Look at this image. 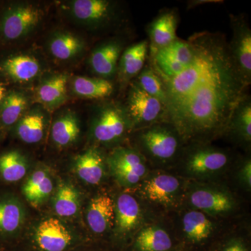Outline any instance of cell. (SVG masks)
Returning a JSON list of instances; mask_svg holds the SVG:
<instances>
[{
	"instance_id": "1",
	"label": "cell",
	"mask_w": 251,
	"mask_h": 251,
	"mask_svg": "<svg viewBox=\"0 0 251 251\" xmlns=\"http://www.w3.org/2000/svg\"><path fill=\"white\" fill-rule=\"evenodd\" d=\"M193 55L171 76L157 75L166 92V122L185 144L208 143L225 134L249 86L234 65L224 34L203 31L188 38Z\"/></svg>"
},
{
	"instance_id": "2",
	"label": "cell",
	"mask_w": 251,
	"mask_h": 251,
	"mask_svg": "<svg viewBox=\"0 0 251 251\" xmlns=\"http://www.w3.org/2000/svg\"><path fill=\"white\" fill-rule=\"evenodd\" d=\"M136 148L146 161L154 164H170L179 159L186 144L178 130L168 122L136 130Z\"/></svg>"
},
{
	"instance_id": "3",
	"label": "cell",
	"mask_w": 251,
	"mask_h": 251,
	"mask_svg": "<svg viewBox=\"0 0 251 251\" xmlns=\"http://www.w3.org/2000/svg\"><path fill=\"white\" fill-rule=\"evenodd\" d=\"M131 131V125L124 104L106 101L95 108L91 133L97 143L105 145H116Z\"/></svg>"
},
{
	"instance_id": "4",
	"label": "cell",
	"mask_w": 251,
	"mask_h": 251,
	"mask_svg": "<svg viewBox=\"0 0 251 251\" xmlns=\"http://www.w3.org/2000/svg\"><path fill=\"white\" fill-rule=\"evenodd\" d=\"M180 159L188 175L192 177L204 178L226 169L230 157L222 149L208 143H194L184 147Z\"/></svg>"
},
{
	"instance_id": "5",
	"label": "cell",
	"mask_w": 251,
	"mask_h": 251,
	"mask_svg": "<svg viewBox=\"0 0 251 251\" xmlns=\"http://www.w3.org/2000/svg\"><path fill=\"white\" fill-rule=\"evenodd\" d=\"M124 105L133 131L166 122V108L163 103L142 90L134 80L128 84V94Z\"/></svg>"
},
{
	"instance_id": "6",
	"label": "cell",
	"mask_w": 251,
	"mask_h": 251,
	"mask_svg": "<svg viewBox=\"0 0 251 251\" xmlns=\"http://www.w3.org/2000/svg\"><path fill=\"white\" fill-rule=\"evenodd\" d=\"M178 243L184 251H209L216 242L215 225L207 214L192 209L183 216Z\"/></svg>"
},
{
	"instance_id": "7",
	"label": "cell",
	"mask_w": 251,
	"mask_h": 251,
	"mask_svg": "<svg viewBox=\"0 0 251 251\" xmlns=\"http://www.w3.org/2000/svg\"><path fill=\"white\" fill-rule=\"evenodd\" d=\"M107 163L115 179L126 187L139 184L148 175L146 159L135 148L117 147L109 155Z\"/></svg>"
},
{
	"instance_id": "8",
	"label": "cell",
	"mask_w": 251,
	"mask_h": 251,
	"mask_svg": "<svg viewBox=\"0 0 251 251\" xmlns=\"http://www.w3.org/2000/svg\"><path fill=\"white\" fill-rule=\"evenodd\" d=\"M69 10L77 21L94 29L110 27L120 14L116 3L109 0H75Z\"/></svg>"
},
{
	"instance_id": "9",
	"label": "cell",
	"mask_w": 251,
	"mask_h": 251,
	"mask_svg": "<svg viewBox=\"0 0 251 251\" xmlns=\"http://www.w3.org/2000/svg\"><path fill=\"white\" fill-rule=\"evenodd\" d=\"M43 12L30 4L14 5L5 11L0 22V34L7 41L22 39L41 22Z\"/></svg>"
},
{
	"instance_id": "10",
	"label": "cell",
	"mask_w": 251,
	"mask_h": 251,
	"mask_svg": "<svg viewBox=\"0 0 251 251\" xmlns=\"http://www.w3.org/2000/svg\"><path fill=\"white\" fill-rule=\"evenodd\" d=\"M140 192L144 199L163 207L176 205L182 193L181 180L175 175L156 173L142 181Z\"/></svg>"
},
{
	"instance_id": "11",
	"label": "cell",
	"mask_w": 251,
	"mask_h": 251,
	"mask_svg": "<svg viewBox=\"0 0 251 251\" xmlns=\"http://www.w3.org/2000/svg\"><path fill=\"white\" fill-rule=\"evenodd\" d=\"M232 36L228 42L229 54L248 86L251 83V29L242 16L230 15Z\"/></svg>"
},
{
	"instance_id": "12",
	"label": "cell",
	"mask_w": 251,
	"mask_h": 251,
	"mask_svg": "<svg viewBox=\"0 0 251 251\" xmlns=\"http://www.w3.org/2000/svg\"><path fill=\"white\" fill-rule=\"evenodd\" d=\"M193 55L191 42L177 39L150 58V64L156 74L171 76L182 70Z\"/></svg>"
},
{
	"instance_id": "13",
	"label": "cell",
	"mask_w": 251,
	"mask_h": 251,
	"mask_svg": "<svg viewBox=\"0 0 251 251\" xmlns=\"http://www.w3.org/2000/svg\"><path fill=\"white\" fill-rule=\"evenodd\" d=\"M33 238L34 247L39 251H67L75 242L67 226L54 218L40 223Z\"/></svg>"
},
{
	"instance_id": "14",
	"label": "cell",
	"mask_w": 251,
	"mask_h": 251,
	"mask_svg": "<svg viewBox=\"0 0 251 251\" xmlns=\"http://www.w3.org/2000/svg\"><path fill=\"white\" fill-rule=\"evenodd\" d=\"M190 204L193 209L208 216L227 215L235 209L236 203L230 193L218 188L202 186L190 193Z\"/></svg>"
},
{
	"instance_id": "15",
	"label": "cell",
	"mask_w": 251,
	"mask_h": 251,
	"mask_svg": "<svg viewBox=\"0 0 251 251\" xmlns=\"http://www.w3.org/2000/svg\"><path fill=\"white\" fill-rule=\"evenodd\" d=\"M178 15L175 10L162 11L148 26L149 54L151 58L159 50L177 39Z\"/></svg>"
},
{
	"instance_id": "16",
	"label": "cell",
	"mask_w": 251,
	"mask_h": 251,
	"mask_svg": "<svg viewBox=\"0 0 251 251\" xmlns=\"http://www.w3.org/2000/svg\"><path fill=\"white\" fill-rule=\"evenodd\" d=\"M141 219V209L137 200L127 193L120 195L115 203V233L117 240H128L137 229Z\"/></svg>"
},
{
	"instance_id": "17",
	"label": "cell",
	"mask_w": 251,
	"mask_h": 251,
	"mask_svg": "<svg viewBox=\"0 0 251 251\" xmlns=\"http://www.w3.org/2000/svg\"><path fill=\"white\" fill-rule=\"evenodd\" d=\"M123 43L112 39L97 46L91 54L90 65L99 77L110 80L117 73L119 60L123 52Z\"/></svg>"
},
{
	"instance_id": "18",
	"label": "cell",
	"mask_w": 251,
	"mask_h": 251,
	"mask_svg": "<svg viewBox=\"0 0 251 251\" xmlns=\"http://www.w3.org/2000/svg\"><path fill=\"white\" fill-rule=\"evenodd\" d=\"M181 249L169 232L158 226H149L134 234L129 251H175Z\"/></svg>"
},
{
	"instance_id": "19",
	"label": "cell",
	"mask_w": 251,
	"mask_h": 251,
	"mask_svg": "<svg viewBox=\"0 0 251 251\" xmlns=\"http://www.w3.org/2000/svg\"><path fill=\"white\" fill-rule=\"evenodd\" d=\"M25 220V210L17 198L0 196V241H7L17 235Z\"/></svg>"
},
{
	"instance_id": "20",
	"label": "cell",
	"mask_w": 251,
	"mask_h": 251,
	"mask_svg": "<svg viewBox=\"0 0 251 251\" xmlns=\"http://www.w3.org/2000/svg\"><path fill=\"white\" fill-rule=\"evenodd\" d=\"M244 148H250L251 143V99L246 93L236 105L229 118L226 133Z\"/></svg>"
},
{
	"instance_id": "21",
	"label": "cell",
	"mask_w": 251,
	"mask_h": 251,
	"mask_svg": "<svg viewBox=\"0 0 251 251\" xmlns=\"http://www.w3.org/2000/svg\"><path fill=\"white\" fill-rule=\"evenodd\" d=\"M149 54V41L145 39L123 51L119 60L117 73L124 85H128L145 67Z\"/></svg>"
},
{
	"instance_id": "22",
	"label": "cell",
	"mask_w": 251,
	"mask_h": 251,
	"mask_svg": "<svg viewBox=\"0 0 251 251\" xmlns=\"http://www.w3.org/2000/svg\"><path fill=\"white\" fill-rule=\"evenodd\" d=\"M86 219L94 234L108 232L115 221V202L112 198L105 194L94 197L87 206Z\"/></svg>"
},
{
	"instance_id": "23",
	"label": "cell",
	"mask_w": 251,
	"mask_h": 251,
	"mask_svg": "<svg viewBox=\"0 0 251 251\" xmlns=\"http://www.w3.org/2000/svg\"><path fill=\"white\" fill-rule=\"evenodd\" d=\"M75 170L78 177L87 184H99L105 176V160L103 153L95 147L88 149L77 157Z\"/></svg>"
},
{
	"instance_id": "24",
	"label": "cell",
	"mask_w": 251,
	"mask_h": 251,
	"mask_svg": "<svg viewBox=\"0 0 251 251\" xmlns=\"http://www.w3.org/2000/svg\"><path fill=\"white\" fill-rule=\"evenodd\" d=\"M5 74L16 82H30L39 75L41 64L29 54H17L10 57L2 64Z\"/></svg>"
},
{
	"instance_id": "25",
	"label": "cell",
	"mask_w": 251,
	"mask_h": 251,
	"mask_svg": "<svg viewBox=\"0 0 251 251\" xmlns=\"http://www.w3.org/2000/svg\"><path fill=\"white\" fill-rule=\"evenodd\" d=\"M68 77L65 74H56L41 82L37 90V99L46 108H58L67 98Z\"/></svg>"
},
{
	"instance_id": "26",
	"label": "cell",
	"mask_w": 251,
	"mask_h": 251,
	"mask_svg": "<svg viewBox=\"0 0 251 251\" xmlns=\"http://www.w3.org/2000/svg\"><path fill=\"white\" fill-rule=\"evenodd\" d=\"M53 182L50 175L45 170H37L28 178L23 186L26 200L34 206L40 205L50 196Z\"/></svg>"
},
{
	"instance_id": "27",
	"label": "cell",
	"mask_w": 251,
	"mask_h": 251,
	"mask_svg": "<svg viewBox=\"0 0 251 251\" xmlns=\"http://www.w3.org/2000/svg\"><path fill=\"white\" fill-rule=\"evenodd\" d=\"M80 133V125L74 112H64L52 125L51 136L54 144L61 148L75 143Z\"/></svg>"
},
{
	"instance_id": "28",
	"label": "cell",
	"mask_w": 251,
	"mask_h": 251,
	"mask_svg": "<svg viewBox=\"0 0 251 251\" xmlns=\"http://www.w3.org/2000/svg\"><path fill=\"white\" fill-rule=\"evenodd\" d=\"M46 117L41 110H34L23 115L16 123L18 138L27 144L39 143L44 138Z\"/></svg>"
},
{
	"instance_id": "29",
	"label": "cell",
	"mask_w": 251,
	"mask_h": 251,
	"mask_svg": "<svg viewBox=\"0 0 251 251\" xmlns=\"http://www.w3.org/2000/svg\"><path fill=\"white\" fill-rule=\"evenodd\" d=\"M72 89L79 97L90 99H104L110 97L115 91L111 80L101 77L79 76L73 81Z\"/></svg>"
},
{
	"instance_id": "30",
	"label": "cell",
	"mask_w": 251,
	"mask_h": 251,
	"mask_svg": "<svg viewBox=\"0 0 251 251\" xmlns=\"http://www.w3.org/2000/svg\"><path fill=\"white\" fill-rule=\"evenodd\" d=\"M83 41L69 32H59L53 36L49 42L50 53L59 60H69L82 52Z\"/></svg>"
},
{
	"instance_id": "31",
	"label": "cell",
	"mask_w": 251,
	"mask_h": 251,
	"mask_svg": "<svg viewBox=\"0 0 251 251\" xmlns=\"http://www.w3.org/2000/svg\"><path fill=\"white\" fill-rule=\"evenodd\" d=\"M26 158L18 151H10L0 155V176L6 182L22 179L27 173Z\"/></svg>"
},
{
	"instance_id": "32",
	"label": "cell",
	"mask_w": 251,
	"mask_h": 251,
	"mask_svg": "<svg viewBox=\"0 0 251 251\" xmlns=\"http://www.w3.org/2000/svg\"><path fill=\"white\" fill-rule=\"evenodd\" d=\"M80 208V196L75 188L69 183L59 185L54 198V209L62 217H72Z\"/></svg>"
},
{
	"instance_id": "33",
	"label": "cell",
	"mask_w": 251,
	"mask_h": 251,
	"mask_svg": "<svg viewBox=\"0 0 251 251\" xmlns=\"http://www.w3.org/2000/svg\"><path fill=\"white\" fill-rule=\"evenodd\" d=\"M27 107V99L24 94L13 92L6 95L0 108V120L2 125L10 126L17 123Z\"/></svg>"
},
{
	"instance_id": "34",
	"label": "cell",
	"mask_w": 251,
	"mask_h": 251,
	"mask_svg": "<svg viewBox=\"0 0 251 251\" xmlns=\"http://www.w3.org/2000/svg\"><path fill=\"white\" fill-rule=\"evenodd\" d=\"M133 80L142 90L151 97L158 99L165 105L166 92L164 85L150 63L145 66L139 75Z\"/></svg>"
},
{
	"instance_id": "35",
	"label": "cell",
	"mask_w": 251,
	"mask_h": 251,
	"mask_svg": "<svg viewBox=\"0 0 251 251\" xmlns=\"http://www.w3.org/2000/svg\"><path fill=\"white\" fill-rule=\"evenodd\" d=\"M209 251H250V247L244 238L232 236L217 240Z\"/></svg>"
},
{
	"instance_id": "36",
	"label": "cell",
	"mask_w": 251,
	"mask_h": 251,
	"mask_svg": "<svg viewBox=\"0 0 251 251\" xmlns=\"http://www.w3.org/2000/svg\"><path fill=\"white\" fill-rule=\"evenodd\" d=\"M240 182L245 186L247 189H251V161L250 158H247L243 163L239 173Z\"/></svg>"
},
{
	"instance_id": "37",
	"label": "cell",
	"mask_w": 251,
	"mask_h": 251,
	"mask_svg": "<svg viewBox=\"0 0 251 251\" xmlns=\"http://www.w3.org/2000/svg\"><path fill=\"white\" fill-rule=\"evenodd\" d=\"M4 87L0 85V101L4 98Z\"/></svg>"
},
{
	"instance_id": "38",
	"label": "cell",
	"mask_w": 251,
	"mask_h": 251,
	"mask_svg": "<svg viewBox=\"0 0 251 251\" xmlns=\"http://www.w3.org/2000/svg\"><path fill=\"white\" fill-rule=\"evenodd\" d=\"M175 251H184L183 250V249H177V250H175Z\"/></svg>"
}]
</instances>
